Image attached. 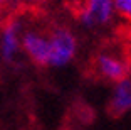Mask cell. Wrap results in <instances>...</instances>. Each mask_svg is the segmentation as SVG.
Returning a JSON list of instances; mask_svg holds the SVG:
<instances>
[{
    "label": "cell",
    "instance_id": "obj_8",
    "mask_svg": "<svg viewBox=\"0 0 131 130\" xmlns=\"http://www.w3.org/2000/svg\"><path fill=\"white\" fill-rule=\"evenodd\" d=\"M19 4H24V0H0V14L10 10L12 7H17Z\"/></svg>",
    "mask_w": 131,
    "mask_h": 130
},
{
    "label": "cell",
    "instance_id": "obj_3",
    "mask_svg": "<svg viewBox=\"0 0 131 130\" xmlns=\"http://www.w3.org/2000/svg\"><path fill=\"white\" fill-rule=\"evenodd\" d=\"M93 68L97 78L109 81V83H116V81L126 78L128 74H131V61L124 54L114 49L99 51L94 57Z\"/></svg>",
    "mask_w": 131,
    "mask_h": 130
},
{
    "label": "cell",
    "instance_id": "obj_1",
    "mask_svg": "<svg viewBox=\"0 0 131 130\" xmlns=\"http://www.w3.org/2000/svg\"><path fill=\"white\" fill-rule=\"evenodd\" d=\"M49 36V61L47 68L62 69L72 64L79 53V41L76 32L67 25H52L47 29Z\"/></svg>",
    "mask_w": 131,
    "mask_h": 130
},
{
    "label": "cell",
    "instance_id": "obj_4",
    "mask_svg": "<svg viewBox=\"0 0 131 130\" xmlns=\"http://www.w3.org/2000/svg\"><path fill=\"white\" fill-rule=\"evenodd\" d=\"M22 54L32 64L47 68L49 61V36L47 29L34 24H25L22 32Z\"/></svg>",
    "mask_w": 131,
    "mask_h": 130
},
{
    "label": "cell",
    "instance_id": "obj_6",
    "mask_svg": "<svg viewBox=\"0 0 131 130\" xmlns=\"http://www.w3.org/2000/svg\"><path fill=\"white\" fill-rule=\"evenodd\" d=\"M108 110L116 117H123L131 111V74L113 83L108 100Z\"/></svg>",
    "mask_w": 131,
    "mask_h": 130
},
{
    "label": "cell",
    "instance_id": "obj_7",
    "mask_svg": "<svg viewBox=\"0 0 131 130\" xmlns=\"http://www.w3.org/2000/svg\"><path fill=\"white\" fill-rule=\"evenodd\" d=\"M116 17L131 27V0H114Z\"/></svg>",
    "mask_w": 131,
    "mask_h": 130
},
{
    "label": "cell",
    "instance_id": "obj_9",
    "mask_svg": "<svg viewBox=\"0 0 131 130\" xmlns=\"http://www.w3.org/2000/svg\"><path fill=\"white\" fill-rule=\"evenodd\" d=\"M44 0H24V4H40Z\"/></svg>",
    "mask_w": 131,
    "mask_h": 130
},
{
    "label": "cell",
    "instance_id": "obj_5",
    "mask_svg": "<svg viewBox=\"0 0 131 130\" xmlns=\"http://www.w3.org/2000/svg\"><path fill=\"white\" fill-rule=\"evenodd\" d=\"M25 22L19 17H10L0 25V59L5 64H14L22 54V32Z\"/></svg>",
    "mask_w": 131,
    "mask_h": 130
},
{
    "label": "cell",
    "instance_id": "obj_2",
    "mask_svg": "<svg viewBox=\"0 0 131 130\" xmlns=\"http://www.w3.org/2000/svg\"><path fill=\"white\" fill-rule=\"evenodd\" d=\"M77 24L88 32H103L116 24L114 0H79L76 7Z\"/></svg>",
    "mask_w": 131,
    "mask_h": 130
}]
</instances>
